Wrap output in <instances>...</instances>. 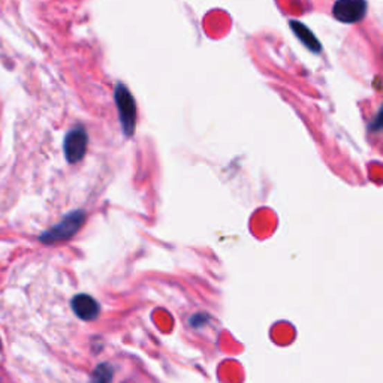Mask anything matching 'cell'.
<instances>
[{
	"instance_id": "6da1fadb",
	"label": "cell",
	"mask_w": 383,
	"mask_h": 383,
	"mask_svg": "<svg viewBox=\"0 0 383 383\" xmlns=\"http://www.w3.org/2000/svg\"><path fill=\"white\" fill-rule=\"evenodd\" d=\"M116 104L118 108V117L121 127L126 136H132L135 134L136 125V105L135 99L130 95V91L123 86V84H117L116 87Z\"/></svg>"
},
{
	"instance_id": "7a4b0ae2",
	"label": "cell",
	"mask_w": 383,
	"mask_h": 383,
	"mask_svg": "<svg viewBox=\"0 0 383 383\" xmlns=\"http://www.w3.org/2000/svg\"><path fill=\"white\" fill-rule=\"evenodd\" d=\"M84 219H86V214L80 210L68 214V216L64 217L59 225H55L54 228L44 232L41 235V241L45 242V244H54V242L71 238L73 233L81 228Z\"/></svg>"
},
{
	"instance_id": "3957f363",
	"label": "cell",
	"mask_w": 383,
	"mask_h": 383,
	"mask_svg": "<svg viewBox=\"0 0 383 383\" xmlns=\"http://www.w3.org/2000/svg\"><path fill=\"white\" fill-rule=\"evenodd\" d=\"M367 12L366 0H337L332 6V15L340 23L355 24L361 21Z\"/></svg>"
},
{
	"instance_id": "277c9868",
	"label": "cell",
	"mask_w": 383,
	"mask_h": 383,
	"mask_svg": "<svg viewBox=\"0 0 383 383\" xmlns=\"http://www.w3.org/2000/svg\"><path fill=\"white\" fill-rule=\"evenodd\" d=\"M87 132L86 129L78 126L69 130L66 138H64V156H66L69 163H77L86 154L87 150Z\"/></svg>"
},
{
	"instance_id": "5b68a950",
	"label": "cell",
	"mask_w": 383,
	"mask_h": 383,
	"mask_svg": "<svg viewBox=\"0 0 383 383\" xmlns=\"http://www.w3.org/2000/svg\"><path fill=\"white\" fill-rule=\"evenodd\" d=\"M71 305L73 313H75L82 321H95L100 312L99 303L95 300V298H91L90 295H86V294H80L77 296H73Z\"/></svg>"
},
{
	"instance_id": "8992f818",
	"label": "cell",
	"mask_w": 383,
	"mask_h": 383,
	"mask_svg": "<svg viewBox=\"0 0 383 383\" xmlns=\"http://www.w3.org/2000/svg\"><path fill=\"white\" fill-rule=\"evenodd\" d=\"M291 27H292V30L296 33L298 39L303 41L308 50H312L314 53H321V44H319V41H317L314 38V35L310 30H308L303 23L292 21Z\"/></svg>"
},
{
	"instance_id": "52a82bcc",
	"label": "cell",
	"mask_w": 383,
	"mask_h": 383,
	"mask_svg": "<svg viewBox=\"0 0 383 383\" xmlns=\"http://www.w3.org/2000/svg\"><path fill=\"white\" fill-rule=\"evenodd\" d=\"M113 375H114V370L109 364H100V366H98L95 371H93L89 383H111V380H113Z\"/></svg>"
}]
</instances>
